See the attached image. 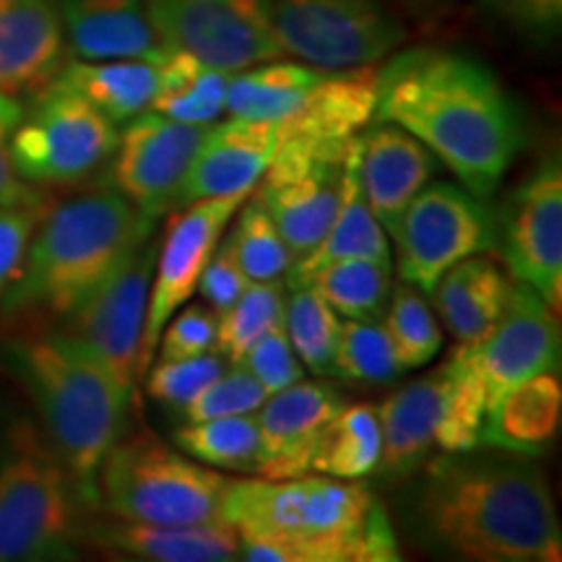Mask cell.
Here are the masks:
<instances>
[{"instance_id":"obj_47","label":"cell","mask_w":562,"mask_h":562,"mask_svg":"<svg viewBox=\"0 0 562 562\" xmlns=\"http://www.w3.org/2000/svg\"><path fill=\"white\" fill-rule=\"evenodd\" d=\"M250 284V279L245 277L243 266L237 263L235 250L227 237H222L216 250L211 252L206 269H203L199 279V292L201 297L209 302V307L216 315L227 313L235 305L237 297L245 292V286Z\"/></svg>"},{"instance_id":"obj_9","label":"cell","mask_w":562,"mask_h":562,"mask_svg":"<svg viewBox=\"0 0 562 562\" xmlns=\"http://www.w3.org/2000/svg\"><path fill=\"white\" fill-rule=\"evenodd\" d=\"M281 53L323 70L375 66L404 42L383 0H271Z\"/></svg>"},{"instance_id":"obj_12","label":"cell","mask_w":562,"mask_h":562,"mask_svg":"<svg viewBox=\"0 0 562 562\" xmlns=\"http://www.w3.org/2000/svg\"><path fill=\"white\" fill-rule=\"evenodd\" d=\"M347 144L277 140V151L258 180V195L284 237L292 263L302 261L321 243L334 220Z\"/></svg>"},{"instance_id":"obj_39","label":"cell","mask_w":562,"mask_h":562,"mask_svg":"<svg viewBox=\"0 0 562 562\" xmlns=\"http://www.w3.org/2000/svg\"><path fill=\"white\" fill-rule=\"evenodd\" d=\"M240 209V220L227 237L237 263L250 281L281 279L290 271L292 256L258 191H252Z\"/></svg>"},{"instance_id":"obj_25","label":"cell","mask_w":562,"mask_h":562,"mask_svg":"<svg viewBox=\"0 0 562 562\" xmlns=\"http://www.w3.org/2000/svg\"><path fill=\"white\" fill-rule=\"evenodd\" d=\"M347 258H364L391 266V245L389 235L381 227V222L372 216L362 195L360 186V136L349 138L347 154H344V178L339 206L326 235L321 243L307 252L305 258L290 266L286 277V290H300L315 271L334 261H347Z\"/></svg>"},{"instance_id":"obj_26","label":"cell","mask_w":562,"mask_h":562,"mask_svg":"<svg viewBox=\"0 0 562 562\" xmlns=\"http://www.w3.org/2000/svg\"><path fill=\"white\" fill-rule=\"evenodd\" d=\"M79 60L157 58L161 45L144 0H55Z\"/></svg>"},{"instance_id":"obj_14","label":"cell","mask_w":562,"mask_h":562,"mask_svg":"<svg viewBox=\"0 0 562 562\" xmlns=\"http://www.w3.org/2000/svg\"><path fill=\"white\" fill-rule=\"evenodd\" d=\"M250 193L193 201L182 206L186 209L182 214H175L165 240L157 248L149 305H146L144 334H140L136 357V378H144L151 368L161 328L199 290V279L211 252L216 250L232 216L240 211Z\"/></svg>"},{"instance_id":"obj_13","label":"cell","mask_w":562,"mask_h":562,"mask_svg":"<svg viewBox=\"0 0 562 562\" xmlns=\"http://www.w3.org/2000/svg\"><path fill=\"white\" fill-rule=\"evenodd\" d=\"M157 248L159 243L154 240V235L138 243L91 290L89 297L66 315L70 318L68 334L94 355L128 404L136 385V357L144 334L146 305H149Z\"/></svg>"},{"instance_id":"obj_17","label":"cell","mask_w":562,"mask_h":562,"mask_svg":"<svg viewBox=\"0 0 562 562\" xmlns=\"http://www.w3.org/2000/svg\"><path fill=\"white\" fill-rule=\"evenodd\" d=\"M487 393V414L495 404L547 370H560V323L550 305L524 281H513L508 305L495 328L469 347Z\"/></svg>"},{"instance_id":"obj_40","label":"cell","mask_w":562,"mask_h":562,"mask_svg":"<svg viewBox=\"0 0 562 562\" xmlns=\"http://www.w3.org/2000/svg\"><path fill=\"white\" fill-rule=\"evenodd\" d=\"M385 326L378 321L347 318L339 326L334 375L349 383L381 385L402 375Z\"/></svg>"},{"instance_id":"obj_1","label":"cell","mask_w":562,"mask_h":562,"mask_svg":"<svg viewBox=\"0 0 562 562\" xmlns=\"http://www.w3.org/2000/svg\"><path fill=\"white\" fill-rule=\"evenodd\" d=\"M404 521L414 542L472 562H558L562 529L531 456L480 446L435 456L412 476Z\"/></svg>"},{"instance_id":"obj_16","label":"cell","mask_w":562,"mask_h":562,"mask_svg":"<svg viewBox=\"0 0 562 562\" xmlns=\"http://www.w3.org/2000/svg\"><path fill=\"white\" fill-rule=\"evenodd\" d=\"M497 245L513 277L529 284L554 315L562 305V170L547 157L505 203Z\"/></svg>"},{"instance_id":"obj_48","label":"cell","mask_w":562,"mask_h":562,"mask_svg":"<svg viewBox=\"0 0 562 562\" xmlns=\"http://www.w3.org/2000/svg\"><path fill=\"white\" fill-rule=\"evenodd\" d=\"M37 211L0 209V297L19 271L26 245L32 240Z\"/></svg>"},{"instance_id":"obj_2","label":"cell","mask_w":562,"mask_h":562,"mask_svg":"<svg viewBox=\"0 0 562 562\" xmlns=\"http://www.w3.org/2000/svg\"><path fill=\"white\" fill-rule=\"evenodd\" d=\"M375 121L412 133L482 201L501 188L524 144L521 112L501 79L448 47H414L378 70Z\"/></svg>"},{"instance_id":"obj_24","label":"cell","mask_w":562,"mask_h":562,"mask_svg":"<svg viewBox=\"0 0 562 562\" xmlns=\"http://www.w3.org/2000/svg\"><path fill=\"white\" fill-rule=\"evenodd\" d=\"M378 68L323 70L290 115L277 121V140L300 138L347 144L375 121Z\"/></svg>"},{"instance_id":"obj_43","label":"cell","mask_w":562,"mask_h":562,"mask_svg":"<svg viewBox=\"0 0 562 562\" xmlns=\"http://www.w3.org/2000/svg\"><path fill=\"white\" fill-rule=\"evenodd\" d=\"M240 364H245L258 378V383L263 385L269 396L290 389V385L300 383L305 378V368H302L300 357L294 355L284 323L273 326L271 331H266L261 339L252 344L245 351Z\"/></svg>"},{"instance_id":"obj_36","label":"cell","mask_w":562,"mask_h":562,"mask_svg":"<svg viewBox=\"0 0 562 562\" xmlns=\"http://www.w3.org/2000/svg\"><path fill=\"white\" fill-rule=\"evenodd\" d=\"M286 284L284 281H250L227 313L220 318V339L216 349L229 364H240L252 344L273 326L284 323Z\"/></svg>"},{"instance_id":"obj_23","label":"cell","mask_w":562,"mask_h":562,"mask_svg":"<svg viewBox=\"0 0 562 562\" xmlns=\"http://www.w3.org/2000/svg\"><path fill=\"white\" fill-rule=\"evenodd\" d=\"M83 542L146 562H229L243 552L240 531L229 521L144 524L112 518L87 524Z\"/></svg>"},{"instance_id":"obj_28","label":"cell","mask_w":562,"mask_h":562,"mask_svg":"<svg viewBox=\"0 0 562 562\" xmlns=\"http://www.w3.org/2000/svg\"><path fill=\"white\" fill-rule=\"evenodd\" d=\"M560 370H547L510 389L484 419L480 448L521 453L537 459L552 446L560 427Z\"/></svg>"},{"instance_id":"obj_4","label":"cell","mask_w":562,"mask_h":562,"mask_svg":"<svg viewBox=\"0 0 562 562\" xmlns=\"http://www.w3.org/2000/svg\"><path fill=\"white\" fill-rule=\"evenodd\" d=\"M0 364L26 391L42 432L89 508H97V472L121 438L131 404L94 355L68 331L3 339Z\"/></svg>"},{"instance_id":"obj_46","label":"cell","mask_w":562,"mask_h":562,"mask_svg":"<svg viewBox=\"0 0 562 562\" xmlns=\"http://www.w3.org/2000/svg\"><path fill=\"white\" fill-rule=\"evenodd\" d=\"M21 115L24 108L16 97L0 94V209L37 211L42 206V193L21 178L11 157V136Z\"/></svg>"},{"instance_id":"obj_30","label":"cell","mask_w":562,"mask_h":562,"mask_svg":"<svg viewBox=\"0 0 562 562\" xmlns=\"http://www.w3.org/2000/svg\"><path fill=\"white\" fill-rule=\"evenodd\" d=\"M154 63L159 76L151 100L154 112L193 125H211L222 115L229 70L209 66L178 47H161Z\"/></svg>"},{"instance_id":"obj_45","label":"cell","mask_w":562,"mask_h":562,"mask_svg":"<svg viewBox=\"0 0 562 562\" xmlns=\"http://www.w3.org/2000/svg\"><path fill=\"white\" fill-rule=\"evenodd\" d=\"M220 339V318L211 307L188 305L186 311L175 313L165 323L159 334V360H182V357H199L216 351Z\"/></svg>"},{"instance_id":"obj_38","label":"cell","mask_w":562,"mask_h":562,"mask_svg":"<svg viewBox=\"0 0 562 562\" xmlns=\"http://www.w3.org/2000/svg\"><path fill=\"white\" fill-rule=\"evenodd\" d=\"M385 315V334H389L393 355L402 370H417L430 364L442 349L440 323L430 311L417 286L409 281L393 290Z\"/></svg>"},{"instance_id":"obj_37","label":"cell","mask_w":562,"mask_h":562,"mask_svg":"<svg viewBox=\"0 0 562 562\" xmlns=\"http://www.w3.org/2000/svg\"><path fill=\"white\" fill-rule=\"evenodd\" d=\"M339 326V315L318 292H313L311 286L292 290V297L286 300L284 328L302 368L311 370L313 375H334Z\"/></svg>"},{"instance_id":"obj_31","label":"cell","mask_w":562,"mask_h":562,"mask_svg":"<svg viewBox=\"0 0 562 562\" xmlns=\"http://www.w3.org/2000/svg\"><path fill=\"white\" fill-rule=\"evenodd\" d=\"M381 463V422L370 404L339 406L313 446L311 472L336 480H364Z\"/></svg>"},{"instance_id":"obj_44","label":"cell","mask_w":562,"mask_h":562,"mask_svg":"<svg viewBox=\"0 0 562 562\" xmlns=\"http://www.w3.org/2000/svg\"><path fill=\"white\" fill-rule=\"evenodd\" d=\"M497 24L531 45H550L562 26V0H480Z\"/></svg>"},{"instance_id":"obj_22","label":"cell","mask_w":562,"mask_h":562,"mask_svg":"<svg viewBox=\"0 0 562 562\" xmlns=\"http://www.w3.org/2000/svg\"><path fill=\"white\" fill-rule=\"evenodd\" d=\"M446 364L430 375L393 391L378 409L381 422V463L378 472L389 482H409L438 451V432L446 404Z\"/></svg>"},{"instance_id":"obj_7","label":"cell","mask_w":562,"mask_h":562,"mask_svg":"<svg viewBox=\"0 0 562 562\" xmlns=\"http://www.w3.org/2000/svg\"><path fill=\"white\" fill-rule=\"evenodd\" d=\"M232 482L144 430L117 438L104 453L97 472V505L125 521H222Z\"/></svg>"},{"instance_id":"obj_29","label":"cell","mask_w":562,"mask_h":562,"mask_svg":"<svg viewBox=\"0 0 562 562\" xmlns=\"http://www.w3.org/2000/svg\"><path fill=\"white\" fill-rule=\"evenodd\" d=\"M53 81L81 94L108 121L125 125L151 110L159 76L154 58H112L74 60L63 66Z\"/></svg>"},{"instance_id":"obj_10","label":"cell","mask_w":562,"mask_h":562,"mask_svg":"<svg viewBox=\"0 0 562 562\" xmlns=\"http://www.w3.org/2000/svg\"><path fill=\"white\" fill-rule=\"evenodd\" d=\"M402 281L430 294L463 258L497 248V224L487 201L453 182H427L406 206L396 232Z\"/></svg>"},{"instance_id":"obj_34","label":"cell","mask_w":562,"mask_h":562,"mask_svg":"<svg viewBox=\"0 0 562 562\" xmlns=\"http://www.w3.org/2000/svg\"><path fill=\"white\" fill-rule=\"evenodd\" d=\"M318 292L336 315L355 321H378L391 297V266L347 258L323 266L305 281Z\"/></svg>"},{"instance_id":"obj_11","label":"cell","mask_w":562,"mask_h":562,"mask_svg":"<svg viewBox=\"0 0 562 562\" xmlns=\"http://www.w3.org/2000/svg\"><path fill=\"white\" fill-rule=\"evenodd\" d=\"M165 47H178L229 74L281 53L271 24V0H144Z\"/></svg>"},{"instance_id":"obj_6","label":"cell","mask_w":562,"mask_h":562,"mask_svg":"<svg viewBox=\"0 0 562 562\" xmlns=\"http://www.w3.org/2000/svg\"><path fill=\"white\" fill-rule=\"evenodd\" d=\"M87 510L37 419L16 412L0 422V562L76 558Z\"/></svg>"},{"instance_id":"obj_18","label":"cell","mask_w":562,"mask_h":562,"mask_svg":"<svg viewBox=\"0 0 562 562\" xmlns=\"http://www.w3.org/2000/svg\"><path fill=\"white\" fill-rule=\"evenodd\" d=\"M341 396L334 385L305 381L271 393L256 412L261 435V480H292L311 472L313 446L328 419L339 412Z\"/></svg>"},{"instance_id":"obj_35","label":"cell","mask_w":562,"mask_h":562,"mask_svg":"<svg viewBox=\"0 0 562 562\" xmlns=\"http://www.w3.org/2000/svg\"><path fill=\"white\" fill-rule=\"evenodd\" d=\"M448 385L442 422L438 432V453H463L480 446V435L487 419V393L474 364L472 349L459 344L446 362Z\"/></svg>"},{"instance_id":"obj_27","label":"cell","mask_w":562,"mask_h":562,"mask_svg":"<svg viewBox=\"0 0 562 562\" xmlns=\"http://www.w3.org/2000/svg\"><path fill=\"white\" fill-rule=\"evenodd\" d=\"M510 290L508 273L492 258L476 252L442 273L430 294L453 339L463 347H476L501 321Z\"/></svg>"},{"instance_id":"obj_33","label":"cell","mask_w":562,"mask_h":562,"mask_svg":"<svg viewBox=\"0 0 562 562\" xmlns=\"http://www.w3.org/2000/svg\"><path fill=\"white\" fill-rule=\"evenodd\" d=\"M175 446L191 459L206 463L211 469L256 474L261 459V435L258 417L237 414V417H216L188 422L172 432Z\"/></svg>"},{"instance_id":"obj_41","label":"cell","mask_w":562,"mask_h":562,"mask_svg":"<svg viewBox=\"0 0 562 562\" xmlns=\"http://www.w3.org/2000/svg\"><path fill=\"white\" fill-rule=\"evenodd\" d=\"M269 393L258 378L245 368V364H232L224 368L220 378H214L199 396L182 406L188 422L216 419V417H237V414H252L261 409Z\"/></svg>"},{"instance_id":"obj_42","label":"cell","mask_w":562,"mask_h":562,"mask_svg":"<svg viewBox=\"0 0 562 562\" xmlns=\"http://www.w3.org/2000/svg\"><path fill=\"white\" fill-rule=\"evenodd\" d=\"M154 364V362H151ZM227 360L216 351L199 357H182V360H159L154 368L146 370V393L154 402L182 409L191 398L206 389V385L220 378Z\"/></svg>"},{"instance_id":"obj_15","label":"cell","mask_w":562,"mask_h":562,"mask_svg":"<svg viewBox=\"0 0 562 562\" xmlns=\"http://www.w3.org/2000/svg\"><path fill=\"white\" fill-rule=\"evenodd\" d=\"M209 125L180 123L146 110L125 123L110 157V188L144 214L159 216L178 209Z\"/></svg>"},{"instance_id":"obj_20","label":"cell","mask_w":562,"mask_h":562,"mask_svg":"<svg viewBox=\"0 0 562 562\" xmlns=\"http://www.w3.org/2000/svg\"><path fill=\"white\" fill-rule=\"evenodd\" d=\"M277 151V121H243L209 125L195 161L182 186L178 209L193 201L256 191Z\"/></svg>"},{"instance_id":"obj_19","label":"cell","mask_w":562,"mask_h":562,"mask_svg":"<svg viewBox=\"0 0 562 562\" xmlns=\"http://www.w3.org/2000/svg\"><path fill=\"white\" fill-rule=\"evenodd\" d=\"M435 157L422 140L393 123H378L360 133V186L381 227L393 240L402 216L427 182L432 180Z\"/></svg>"},{"instance_id":"obj_8","label":"cell","mask_w":562,"mask_h":562,"mask_svg":"<svg viewBox=\"0 0 562 562\" xmlns=\"http://www.w3.org/2000/svg\"><path fill=\"white\" fill-rule=\"evenodd\" d=\"M117 136L94 104L50 81L13 128L11 157L32 186H74L108 165Z\"/></svg>"},{"instance_id":"obj_21","label":"cell","mask_w":562,"mask_h":562,"mask_svg":"<svg viewBox=\"0 0 562 562\" xmlns=\"http://www.w3.org/2000/svg\"><path fill=\"white\" fill-rule=\"evenodd\" d=\"M63 50L55 0H0V94H37L58 76Z\"/></svg>"},{"instance_id":"obj_3","label":"cell","mask_w":562,"mask_h":562,"mask_svg":"<svg viewBox=\"0 0 562 562\" xmlns=\"http://www.w3.org/2000/svg\"><path fill=\"white\" fill-rule=\"evenodd\" d=\"M224 518L240 531L252 562H393L389 513L360 480L302 474L232 482Z\"/></svg>"},{"instance_id":"obj_5","label":"cell","mask_w":562,"mask_h":562,"mask_svg":"<svg viewBox=\"0 0 562 562\" xmlns=\"http://www.w3.org/2000/svg\"><path fill=\"white\" fill-rule=\"evenodd\" d=\"M154 216L112 188L60 203L32 232L0 311L66 318L138 243L154 235Z\"/></svg>"},{"instance_id":"obj_49","label":"cell","mask_w":562,"mask_h":562,"mask_svg":"<svg viewBox=\"0 0 562 562\" xmlns=\"http://www.w3.org/2000/svg\"><path fill=\"white\" fill-rule=\"evenodd\" d=\"M414 3H419V5H432L435 0H414Z\"/></svg>"},{"instance_id":"obj_32","label":"cell","mask_w":562,"mask_h":562,"mask_svg":"<svg viewBox=\"0 0 562 562\" xmlns=\"http://www.w3.org/2000/svg\"><path fill=\"white\" fill-rule=\"evenodd\" d=\"M323 68L302 63H258L229 76L224 110L243 121H281L321 79Z\"/></svg>"}]
</instances>
